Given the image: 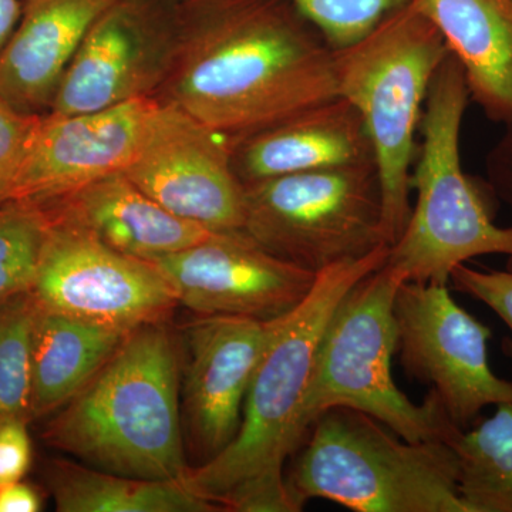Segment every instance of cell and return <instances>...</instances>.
I'll list each match as a JSON object with an SVG mask.
<instances>
[{"instance_id":"f546056e","label":"cell","mask_w":512,"mask_h":512,"mask_svg":"<svg viewBox=\"0 0 512 512\" xmlns=\"http://www.w3.org/2000/svg\"><path fill=\"white\" fill-rule=\"evenodd\" d=\"M42 508V495L23 480L0 488V512H39Z\"/></svg>"},{"instance_id":"7402d4cb","label":"cell","mask_w":512,"mask_h":512,"mask_svg":"<svg viewBox=\"0 0 512 512\" xmlns=\"http://www.w3.org/2000/svg\"><path fill=\"white\" fill-rule=\"evenodd\" d=\"M448 443L457 458V487L468 512H512V403Z\"/></svg>"},{"instance_id":"4fadbf2b","label":"cell","mask_w":512,"mask_h":512,"mask_svg":"<svg viewBox=\"0 0 512 512\" xmlns=\"http://www.w3.org/2000/svg\"><path fill=\"white\" fill-rule=\"evenodd\" d=\"M232 141L164 103L150 138L124 174L171 214L214 232L242 231L245 188Z\"/></svg>"},{"instance_id":"9a60e30c","label":"cell","mask_w":512,"mask_h":512,"mask_svg":"<svg viewBox=\"0 0 512 512\" xmlns=\"http://www.w3.org/2000/svg\"><path fill=\"white\" fill-rule=\"evenodd\" d=\"M284 316H200L188 329L185 413L204 463L237 437L249 384Z\"/></svg>"},{"instance_id":"1f68e13d","label":"cell","mask_w":512,"mask_h":512,"mask_svg":"<svg viewBox=\"0 0 512 512\" xmlns=\"http://www.w3.org/2000/svg\"><path fill=\"white\" fill-rule=\"evenodd\" d=\"M25 2H26V0H25Z\"/></svg>"},{"instance_id":"e0dca14e","label":"cell","mask_w":512,"mask_h":512,"mask_svg":"<svg viewBox=\"0 0 512 512\" xmlns=\"http://www.w3.org/2000/svg\"><path fill=\"white\" fill-rule=\"evenodd\" d=\"M114 0H26L0 53V97L28 116L52 109L67 67L96 19Z\"/></svg>"},{"instance_id":"8fae6325","label":"cell","mask_w":512,"mask_h":512,"mask_svg":"<svg viewBox=\"0 0 512 512\" xmlns=\"http://www.w3.org/2000/svg\"><path fill=\"white\" fill-rule=\"evenodd\" d=\"M177 2L114 0L84 36L49 113L72 116L156 97L173 60Z\"/></svg>"},{"instance_id":"2e32d148","label":"cell","mask_w":512,"mask_h":512,"mask_svg":"<svg viewBox=\"0 0 512 512\" xmlns=\"http://www.w3.org/2000/svg\"><path fill=\"white\" fill-rule=\"evenodd\" d=\"M232 168L242 184L281 175L376 164L362 116L343 97L232 141Z\"/></svg>"},{"instance_id":"d4e9b609","label":"cell","mask_w":512,"mask_h":512,"mask_svg":"<svg viewBox=\"0 0 512 512\" xmlns=\"http://www.w3.org/2000/svg\"><path fill=\"white\" fill-rule=\"evenodd\" d=\"M311 20L333 49L348 46L369 33L394 9L410 0H289Z\"/></svg>"},{"instance_id":"cb8c5ba5","label":"cell","mask_w":512,"mask_h":512,"mask_svg":"<svg viewBox=\"0 0 512 512\" xmlns=\"http://www.w3.org/2000/svg\"><path fill=\"white\" fill-rule=\"evenodd\" d=\"M37 305L26 292L0 303V419L32 420V342Z\"/></svg>"},{"instance_id":"484cf974","label":"cell","mask_w":512,"mask_h":512,"mask_svg":"<svg viewBox=\"0 0 512 512\" xmlns=\"http://www.w3.org/2000/svg\"><path fill=\"white\" fill-rule=\"evenodd\" d=\"M450 281L458 292L488 306L512 333V258L503 271L458 265ZM503 349L512 360V338L504 340Z\"/></svg>"},{"instance_id":"ffe728a7","label":"cell","mask_w":512,"mask_h":512,"mask_svg":"<svg viewBox=\"0 0 512 512\" xmlns=\"http://www.w3.org/2000/svg\"><path fill=\"white\" fill-rule=\"evenodd\" d=\"M127 335L37 306L32 342V420L73 399Z\"/></svg>"},{"instance_id":"44dd1931","label":"cell","mask_w":512,"mask_h":512,"mask_svg":"<svg viewBox=\"0 0 512 512\" xmlns=\"http://www.w3.org/2000/svg\"><path fill=\"white\" fill-rule=\"evenodd\" d=\"M47 488L60 512H210L218 508L178 481L143 480L53 460Z\"/></svg>"},{"instance_id":"d6986e66","label":"cell","mask_w":512,"mask_h":512,"mask_svg":"<svg viewBox=\"0 0 512 512\" xmlns=\"http://www.w3.org/2000/svg\"><path fill=\"white\" fill-rule=\"evenodd\" d=\"M412 3L440 30L460 62L471 100L490 120H512V0Z\"/></svg>"},{"instance_id":"6da1fadb","label":"cell","mask_w":512,"mask_h":512,"mask_svg":"<svg viewBox=\"0 0 512 512\" xmlns=\"http://www.w3.org/2000/svg\"><path fill=\"white\" fill-rule=\"evenodd\" d=\"M157 99L231 141L338 97L333 46L289 0H178Z\"/></svg>"},{"instance_id":"83f0119b","label":"cell","mask_w":512,"mask_h":512,"mask_svg":"<svg viewBox=\"0 0 512 512\" xmlns=\"http://www.w3.org/2000/svg\"><path fill=\"white\" fill-rule=\"evenodd\" d=\"M29 421L20 417L0 419V488L18 483L32 464Z\"/></svg>"},{"instance_id":"9c48e42d","label":"cell","mask_w":512,"mask_h":512,"mask_svg":"<svg viewBox=\"0 0 512 512\" xmlns=\"http://www.w3.org/2000/svg\"><path fill=\"white\" fill-rule=\"evenodd\" d=\"M45 211L49 235L30 291L40 309L130 333L163 323L178 305L151 262L114 251L76 222Z\"/></svg>"},{"instance_id":"7c38bea8","label":"cell","mask_w":512,"mask_h":512,"mask_svg":"<svg viewBox=\"0 0 512 512\" xmlns=\"http://www.w3.org/2000/svg\"><path fill=\"white\" fill-rule=\"evenodd\" d=\"M163 109L141 97L90 113L40 117L10 200L45 205L124 173L136 161Z\"/></svg>"},{"instance_id":"5bb4252c","label":"cell","mask_w":512,"mask_h":512,"mask_svg":"<svg viewBox=\"0 0 512 512\" xmlns=\"http://www.w3.org/2000/svg\"><path fill=\"white\" fill-rule=\"evenodd\" d=\"M150 262L178 303L200 316L281 318L308 296L318 276L265 251L244 231L214 232Z\"/></svg>"},{"instance_id":"8992f818","label":"cell","mask_w":512,"mask_h":512,"mask_svg":"<svg viewBox=\"0 0 512 512\" xmlns=\"http://www.w3.org/2000/svg\"><path fill=\"white\" fill-rule=\"evenodd\" d=\"M450 55L440 30L412 0L333 52L336 89L359 111L382 184L383 228L393 245L412 212V167L431 82Z\"/></svg>"},{"instance_id":"603a6c76","label":"cell","mask_w":512,"mask_h":512,"mask_svg":"<svg viewBox=\"0 0 512 512\" xmlns=\"http://www.w3.org/2000/svg\"><path fill=\"white\" fill-rule=\"evenodd\" d=\"M49 225L46 211L33 202L0 204V303L32 291Z\"/></svg>"},{"instance_id":"52a82bcc","label":"cell","mask_w":512,"mask_h":512,"mask_svg":"<svg viewBox=\"0 0 512 512\" xmlns=\"http://www.w3.org/2000/svg\"><path fill=\"white\" fill-rule=\"evenodd\" d=\"M402 284L384 262L353 285L336 306L323 330L306 390L302 410L306 433L320 414L333 407L369 414L407 441H448L458 430L433 390L423 404H416L394 383V299Z\"/></svg>"},{"instance_id":"4316f807","label":"cell","mask_w":512,"mask_h":512,"mask_svg":"<svg viewBox=\"0 0 512 512\" xmlns=\"http://www.w3.org/2000/svg\"><path fill=\"white\" fill-rule=\"evenodd\" d=\"M40 117L19 113L0 97V204L10 200Z\"/></svg>"},{"instance_id":"7a4b0ae2","label":"cell","mask_w":512,"mask_h":512,"mask_svg":"<svg viewBox=\"0 0 512 512\" xmlns=\"http://www.w3.org/2000/svg\"><path fill=\"white\" fill-rule=\"evenodd\" d=\"M390 245L316 276L311 292L281 320L252 377L241 427L221 454L190 470L195 494L237 512H296L285 464L305 440L303 403L323 330L343 296L384 265Z\"/></svg>"},{"instance_id":"ac0fdd59","label":"cell","mask_w":512,"mask_h":512,"mask_svg":"<svg viewBox=\"0 0 512 512\" xmlns=\"http://www.w3.org/2000/svg\"><path fill=\"white\" fill-rule=\"evenodd\" d=\"M39 207L76 222L114 251L148 262L214 234L165 210L124 173L101 178Z\"/></svg>"},{"instance_id":"f1b7e54d","label":"cell","mask_w":512,"mask_h":512,"mask_svg":"<svg viewBox=\"0 0 512 512\" xmlns=\"http://www.w3.org/2000/svg\"><path fill=\"white\" fill-rule=\"evenodd\" d=\"M487 157L488 184L495 197L512 211V120Z\"/></svg>"},{"instance_id":"ba28073f","label":"cell","mask_w":512,"mask_h":512,"mask_svg":"<svg viewBox=\"0 0 512 512\" xmlns=\"http://www.w3.org/2000/svg\"><path fill=\"white\" fill-rule=\"evenodd\" d=\"M244 188L242 231L305 271L318 275L389 245L376 164L281 175Z\"/></svg>"},{"instance_id":"30bf717a","label":"cell","mask_w":512,"mask_h":512,"mask_svg":"<svg viewBox=\"0 0 512 512\" xmlns=\"http://www.w3.org/2000/svg\"><path fill=\"white\" fill-rule=\"evenodd\" d=\"M394 318L404 373L439 396L458 429L476 423L485 407L512 403V382L488 363L493 332L454 301L447 285L403 282Z\"/></svg>"},{"instance_id":"4dcf8cb0","label":"cell","mask_w":512,"mask_h":512,"mask_svg":"<svg viewBox=\"0 0 512 512\" xmlns=\"http://www.w3.org/2000/svg\"><path fill=\"white\" fill-rule=\"evenodd\" d=\"M25 0H0V53L22 18Z\"/></svg>"},{"instance_id":"3957f363","label":"cell","mask_w":512,"mask_h":512,"mask_svg":"<svg viewBox=\"0 0 512 512\" xmlns=\"http://www.w3.org/2000/svg\"><path fill=\"white\" fill-rule=\"evenodd\" d=\"M43 439L86 466L184 483L177 346L161 323L128 333L62 412Z\"/></svg>"},{"instance_id":"277c9868","label":"cell","mask_w":512,"mask_h":512,"mask_svg":"<svg viewBox=\"0 0 512 512\" xmlns=\"http://www.w3.org/2000/svg\"><path fill=\"white\" fill-rule=\"evenodd\" d=\"M298 450L285 474L296 511L320 498L355 512H468L448 441H407L369 414L333 407Z\"/></svg>"},{"instance_id":"5b68a950","label":"cell","mask_w":512,"mask_h":512,"mask_svg":"<svg viewBox=\"0 0 512 512\" xmlns=\"http://www.w3.org/2000/svg\"><path fill=\"white\" fill-rule=\"evenodd\" d=\"M470 99L463 67L450 53L431 82L420 121L416 204L387 256L402 282L447 285L458 265L478 256L512 258V227L495 224L483 192L461 167V124Z\"/></svg>"}]
</instances>
